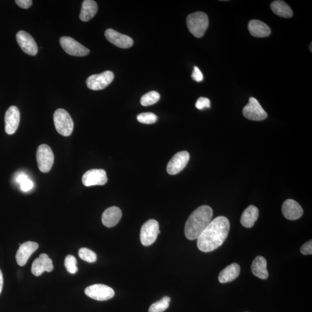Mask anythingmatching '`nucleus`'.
<instances>
[{
	"label": "nucleus",
	"mask_w": 312,
	"mask_h": 312,
	"mask_svg": "<svg viewBox=\"0 0 312 312\" xmlns=\"http://www.w3.org/2000/svg\"><path fill=\"white\" fill-rule=\"evenodd\" d=\"M108 182L107 176L104 169H92L84 173L82 183L85 186L104 185Z\"/></svg>",
	"instance_id": "f8f14e48"
},
{
	"label": "nucleus",
	"mask_w": 312,
	"mask_h": 312,
	"mask_svg": "<svg viewBox=\"0 0 312 312\" xmlns=\"http://www.w3.org/2000/svg\"><path fill=\"white\" fill-rule=\"evenodd\" d=\"M171 299L169 297L165 296L157 302L152 304L149 309V312H163L167 310L169 306Z\"/></svg>",
	"instance_id": "393cba45"
},
{
	"label": "nucleus",
	"mask_w": 312,
	"mask_h": 312,
	"mask_svg": "<svg viewBox=\"0 0 312 312\" xmlns=\"http://www.w3.org/2000/svg\"><path fill=\"white\" fill-rule=\"evenodd\" d=\"M311 51L312 52V44H311Z\"/></svg>",
	"instance_id": "58836bf2"
},
{
	"label": "nucleus",
	"mask_w": 312,
	"mask_h": 312,
	"mask_svg": "<svg viewBox=\"0 0 312 312\" xmlns=\"http://www.w3.org/2000/svg\"><path fill=\"white\" fill-rule=\"evenodd\" d=\"M16 37L17 43L24 53L31 56L37 55L38 51L37 45L30 34L24 31H20L17 33Z\"/></svg>",
	"instance_id": "ddd939ff"
},
{
	"label": "nucleus",
	"mask_w": 312,
	"mask_h": 312,
	"mask_svg": "<svg viewBox=\"0 0 312 312\" xmlns=\"http://www.w3.org/2000/svg\"><path fill=\"white\" fill-rule=\"evenodd\" d=\"M29 179L27 175L25 173H20L18 176H17L16 179V182L20 184L23 182L25 181L26 180Z\"/></svg>",
	"instance_id": "e433bc0d"
},
{
	"label": "nucleus",
	"mask_w": 312,
	"mask_h": 312,
	"mask_svg": "<svg viewBox=\"0 0 312 312\" xmlns=\"http://www.w3.org/2000/svg\"><path fill=\"white\" fill-rule=\"evenodd\" d=\"M98 5L93 0H84L81 5L80 19L83 22H88L97 13Z\"/></svg>",
	"instance_id": "5701e85b"
},
{
	"label": "nucleus",
	"mask_w": 312,
	"mask_h": 312,
	"mask_svg": "<svg viewBox=\"0 0 312 312\" xmlns=\"http://www.w3.org/2000/svg\"><path fill=\"white\" fill-rule=\"evenodd\" d=\"M20 112L15 106H11L7 109L5 116V130L7 134L15 133L20 123Z\"/></svg>",
	"instance_id": "2eb2a0df"
},
{
	"label": "nucleus",
	"mask_w": 312,
	"mask_h": 312,
	"mask_svg": "<svg viewBox=\"0 0 312 312\" xmlns=\"http://www.w3.org/2000/svg\"><path fill=\"white\" fill-rule=\"evenodd\" d=\"M60 43L63 50L70 55L82 57L89 54V49L84 47L73 38L69 37L60 38Z\"/></svg>",
	"instance_id": "9d476101"
},
{
	"label": "nucleus",
	"mask_w": 312,
	"mask_h": 312,
	"mask_svg": "<svg viewBox=\"0 0 312 312\" xmlns=\"http://www.w3.org/2000/svg\"><path fill=\"white\" fill-rule=\"evenodd\" d=\"M159 224L156 220L151 219L145 222L142 226L140 233L141 243L145 246H149L153 244L157 238Z\"/></svg>",
	"instance_id": "39448f33"
},
{
	"label": "nucleus",
	"mask_w": 312,
	"mask_h": 312,
	"mask_svg": "<svg viewBox=\"0 0 312 312\" xmlns=\"http://www.w3.org/2000/svg\"><path fill=\"white\" fill-rule=\"evenodd\" d=\"M78 254H79V256L81 260L89 262V263H93V262L97 261L96 253L94 252L93 251L87 249V248H81L79 250V252H78Z\"/></svg>",
	"instance_id": "bb28decb"
},
{
	"label": "nucleus",
	"mask_w": 312,
	"mask_h": 312,
	"mask_svg": "<svg viewBox=\"0 0 312 312\" xmlns=\"http://www.w3.org/2000/svg\"><path fill=\"white\" fill-rule=\"evenodd\" d=\"M77 261L76 258L72 255H68L66 257L65 261V265L67 271L71 274H76L78 271L77 266Z\"/></svg>",
	"instance_id": "c85d7f7f"
},
{
	"label": "nucleus",
	"mask_w": 312,
	"mask_h": 312,
	"mask_svg": "<svg viewBox=\"0 0 312 312\" xmlns=\"http://www.w3.org/2000/svg\"><path fill=\"white\" fill-rule=\"evenodd\" d=\"M230 229L229 219L218 216L207 227L197 238V247L203 252H210L221 246L228 237Z\"/></svg>",
	"instance_id": "f257e3e1"
},
{
	"label": "nucleus",
	"mask_w": 312,
	"mask_h": 312,
	"mask_svg": "<svg viewBox=\"0 0 312 312\" xmlns=\"http://www.w3.org/2000/svg\"><path fill=\"white\" fill-rule=\"evenodd\" d=\"M239 274V265L236 263H233L223 269L220 273L218 277L219 281L221 283L232 282L238 277Z\"/></svg>",
	"instance_id": "4be33fe9"
},
{
	"label": "nucleus",
	"mask_w": 312,
	"mask_h": 312,
	"mask_svg": "<svg viewBox=\"0 0 312 312\" xmlns=\"http://www.w3.org/2000/svg\"><path fill=\"white\" fill-rule=\"evenodd\" d=\"M248 28L251 35L254 37H267L271 33V28L267 24L258 20H250Z\"/></svg>",
	"instance_id": "6ab92c4d"
},
{
	"label": "nucleus",
	"mask_w": 312,
	"mask_h": 312,
	"mask_svg": "<svg viewBox=\"0 0 312 312\" xmlns=\"http://www.w3.org/2000/svg\"><path fill=\"white\" fill-rule=\"evenodd\" d=\"M105 36L108 41L120 48H129L134 43L132 38L111 28L105 31Z\"/></svg>",
	"instance_id": "4468645a"
},
{
	"label": "nucleus",
	"mask_w": 312,
	"mask_h": 312,
	"mask_svg": "<svg viewBox=\"0 0 312 312\" xmlns=\"http://www.w3.org/2000/svg\"><path fill=\"white\" fill-rule=\"evenodd\" d=\"M15 2L20 8L28 9L31 6L33 1L31 0H16Z\"/></svg>",
	"instance_id": "c9c22d12"
},
{
	"label": "nucleus",
	"mask_w": 312,
	"mask_h": 312,
	"mask_svg": "<svg viewBox=\"0 0 312 312\" xmlns=\"http://www.w3.org/2000/svg\"><path fill=\"white\" fill-rule=\"evenodd\" d=\"M191 78H192L194 80L197 81V82H200V81H203L204 79L203 74L197 67H194Z\"/></svg>",
	"instance_id": "72a5a7b5"
},
{
	"label": "nucleus",
	"mask_w": 312,
	"mask_h": 312,
	"mask_svg": "<svg viewBox=\"0 0 312 312\" xmlns=\"http://www.w3.org/2000/svg\"><path fill=\"white\" fill-rule=\"evenodd\" d=\"M159 98H160V95L158 92L152 91L142 97L141 104L145 106L154 105L159 100Z\"/></svg>",
	"instance_id": "a878e982"
},
{
	"label": "nucleus",
	"mask_w": 312,
	"mask_h": 312,
	"mask_svg": "<svg viewBox=\"0 0 312 312\" xmlns=\"http://www.w3.org/2000/svg\"><path fill=\"white\" fill-rule=\"evenodd\" d=\"M137 120L141 123L150 125L157 122V116L151 112L142 113L137 116Z\"/></svg>",
	"instance_id": "cd10ccee"
},
{
	"label": "nucleus",
	"mask_w": 312,
	"mask_h": 312,
	"mask_svg": "<svg viewBox=\"0 0 312 312\" xmlns=\"http://www.w3.org/2000/svg\"><path fill=\"white\" fill-rule=\"evenodd\" d=\"M267 262L262 256H257L252 262L251 270L253 274L261 279H267L269 274L267 268Z\"/></svg>",
	"instance_id": "aec40b11"
},
{
	"label": "nucleus",
	"mask_w": 312,
	"mask_h": 312,
	"mask_svg": "<svg viewBox=\"0 0 312 312\" xmlns=\"http://www.w3.org/2000/svg\"><path fill=\"white\" fill-rule=\"evenodd\" d=\"M37 160L39 169L42 172L47 173L51 171L54 162V155L50 147L43 144L38 147Z\"/></svg>",
	"instance_id": "423d86ee"
},
{
	"label": "nucleus",
	"mask_w": 312,
	"mask_h": 312,
	"mask_svg": "<svg viewBox=\"0 0 312 312\" xmlns=\"http://www.w3.org/2000/svg\"><path fill=\"white\" fill-rule=\"evenodd\" d=\"M121 209L117 207H112L104 212L102 215V222L106 228H113L118 224L122 218Z\"/></svg>",
	"instance_id": "a211bd4d"
},
{
	"label": "nucleus",
	"mask_w": 312,
	"mask_h": 312,
	"mask_svg": "<svg viewBox=\"0 0 312 312\" xmlns=\"http://www.w3.org/2000/svg\"><path fill=\"white\" fill-rule=\"evenodd\" d=\"M84 293L88 297L97 301H106L112 299L115 292L111 287L102 284H95L88 286Z\"/></svg>",
	"instance_id": "1a4fd4ad"
},
{
	"label": "nucleus",
	"mask_w": 312,
	"mask_h": 312,
	"mask_svg": "<svg viewBox=\"0 0 312 312\" xmlns=\"http://www.w3.org/2000/svg\"><path fill=\"white\" fill-rule=\"evenodd\" d=\"M243 115L246 118L254 121H261L267 118V112L254 97L249 98L248 103L243 109Z\"/></svg>",
	"instance_id": "6e6552de"
},
{
	"label": "nucleus",
	"mask_w": 312,
	"mask_h": 312,
	"mask_svg": "<svg viewBox=\"0 0 312 312\" xmlns=\"http://www.w3.org/2000/svg\"><path fill=\"white\" fill-rule=\"evenodd\" d=\"M301 253L304 255H311L312 254V240H308L305 243L300 249Z\"/></svg>",
	"instance_id": "473e14b6"
},
{
	"label": "nucleus",
	"mask_w": 312,
	"mask_h": 312,
	"mask_svg": "<svg viewBox=\"0 0 312 312\" xmlns=\"http://www.w3.org/2000/svg\"><path fill=\"white\" fill-rule=\"evenodd\" d=\"M196 107L200 110L203 109L205 108H209L211 107V102L209 99L205 97H200L198 99Z\"/></svg>",
	"instance_id": "2f4dec72"
},
{
	"label": "nucleus",
	"mask_w": 312,
	"mask_h": 312,
	"mask_svg": "<svg viewBox=\"0 0 312 312\" xmlns=\"http://www.w3.org/2000/svg\"><path fill=\"white\" fill-rule=\"evenodd\" d=\"M45 271L44 266L42 263L40 258L35 259L32 265L31 272L33 274L36 276H40L42 273Z\"/></svg>",
	"instance_id": "c756f323"
},
{
	"label": "nucleus",
	"mask_w": 312,
	"mask_h": 312,
	"mask_svg": "<svg viewBox=\"0 0 312 312\" xmlns=\"http://www.w3.org/2000/svg\"><path fill=\"white\" fill-rule=\"evenodd\" d=\"M38 244L36 242L28 241L20 244L16 254L17 263L20 266H24L27 263L28 258L38 248Z\"/></svg>",
	"instance_id": "f3484780"
},
{
	"label": "nucleus",
	"mask_w": 312,
	"mask_h": 312,
	"mask_svg": "<svg viewBox=\"0 0 312 312\" xmlns=\"http://www.w3.org/2000/svg\"><path fill=\"white\" fill-rule=\"evenodd\" d=\"M189 159L190 154L189 152L187 151L179 152L170 159L167 166H166V171L170 175L178 174L186 167Z\"/></svg>",
	"instance_id": "9b49d317"
},
{
	"label": "nucleus",
	"mask_w": 312,
	"mask_h": 312,
	"mask_svg": "<svg viewBox=\"0 0 312 312\" xmlns=\"http://www.w3.org/2000/svg\"><path fill=\"white\" fill-rule=\"evenodd\" d=\"M3 284V279L2 273V271H1V269H0V294H1L2 292Z\"/></svg>",
	"instance_id": "4c0bfd02"
},
{
	"label": "nucleus",
	"mask_w": 312,
	"mask_h": 312,
	"mask_svg": "<svg viewBox=\"0 0 312 312\" xmlns=\"http://www.w3.org/2000/svg\"><path fill=\"white\" fill-rule=\"evenodd\" d=\"M282 211L285 218L290 221H295L300 219L304 213L301 205L292 199L287 200L283 203Z\"/></svg>",
	"instance_id": "dca6fc26"
},
{
	"label": "nucleus",
	"mask_w": 312,
	"mask_h": 312,
	"mask_svg": "<svg viewBox=\"0 0 312 312\" xmlns=\"http://www.w3.org/2000/svg\"><path fill=\"white\" fill-rule=\"evenodd\" d=\"M271 8L273 12L280 17L289 18L293 15L292 9L283 1H273L271 4Z\"/></svg>",
	"instance_id": "b1692460"
},
{
	"label": "nucleus",
	"mask_w": 312,
	"mask_h": 312,
	"mask_svg": "<svg viewBox=\"0 0 312 312\" xmlns=\"http://www.w3.org/2000/svg\"><path fill=\"white\" fill-rule=\"evenodd\" d=\"M186 22L188 29L197 38L203 37L209 26L208 17L203 12L190 14L187 17Z\"/></svg>",
	"instance_id": "7ed1b4c3"
},
{
	"label": "nucleus",
	"mask_w": 312,
	"mask_h": 312,
	"mask_svg": "<svg viewBox=\"0 0 312 312\" xmlns=\"http://www.w3.org/2000/svg\"><path fill=\"white\" fill-rule=\"evenodd\" d=\"M55 128L63 136L69 137L72 134L74 122L72 117L66 110L58 109L53 115Z\"/></svg>",
	"instance_id": "20e7f679"
},
{
	"label": "nucleus",
	"mask_w": 312,
	"mask_h": 312,
	"mask_svg": "<svg viewBox=\"0 0 312 312\" xmlns=\"http://www.w3.org/2000/svg\"><path fill=\"white\" fill-rule=\"evenodd\" d=\"M39 258H40L42 263L43 264L45 271L50 272L53 271V265L52 261L47 254H41Z\"/></svg>",
	"instance_id": "7c9ffc66"
},
{
	"label": "nucleus",
	"mask_w": 312,
	"mask_h": 312,
	"mask_svg": "<svg viewBox=\"0 0 312 312\" xmlns=\"http://www.w3.org/2000/svg\"><path fill=\"white\" fill-rule=\"evenodd\" d=\"M259 211L254 205H250L243 212L240 218V223L244 228H251L257 221Z\"/></svg>",
	"instance_id": "412c9836"
},
{
	"label": "nucleus",
	"mask_w": 312,
	"mask_h": 312,
	"mask_svg": "<svg viewBox=\"0 0 312 312\" xmlns=\"http://www.w3.org/2000/svg\"><path fill=\"white\" fill-rule=\"evenodd\" d=\"M213 210L208 205H203L193 211L186 223L184 234L188 239H197L212 221Z\"/></svg>",
	"instance_id": "f03ea898"
},
{
	"label": "nucleus",
	"mask_w": 312,
	"mask_h": 312,
	"mask_svg": "<svg viewBox=\"0 0 312 312\" xmlns=\"http://www.w3.org/2000/svg\"><path fill=\"white\" fill-rule=\"evenodd\" d=\"M114 79V74L110 71L101 74H94L88 77L86 84L92 90H101L107 87Z\"/></svg>",
	"instance_id": "0eeeda50"
},
{
	"label": "nucleus",
	"mask_w": 312,
	"mask_h": 312,
	"mask_svg": "<svg viewBox=\"0 0 312 312\" xmlns=\"http://www.w3.org/2000/svg\"><path fill=\"white\" fill-rule=\"evenodd\" d=\"M34 186V184L33 182L30 179H28L25 180V181L20 184V189L24 192H27V191H30Z\"/></svg>",
	"instance_id": "f704fd0d"
}]
</instances>
